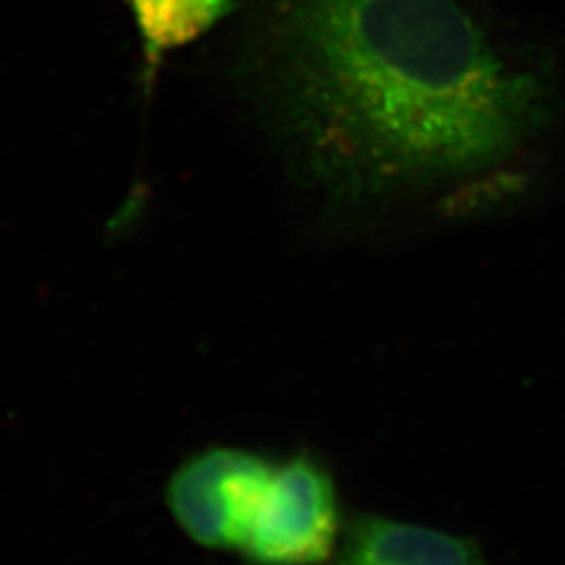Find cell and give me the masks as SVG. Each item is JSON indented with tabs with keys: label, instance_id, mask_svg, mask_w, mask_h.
<instances>
[{
	"label": "cell",
	"instance_id": "cell-3",
	"mask_svg": "<svg viewBox=\"0 0 565 565\" xmlns=\"http://www.w3.org/2000/svg\"><path fill=\"white\" fill-rule=\"evenodd\" d=\"M342 522L335 482L323 461L308 452L277 459L239 555L252 565L327 564Z\"/></svg>",
	"mask_w": 565,
	"mask_h": 565
},
{
	"label": "cell",
	"instance_id": "cell-1",
	"mask_svg": "<svg viewBox=\"0 0 565 565\" xmlns=\"http://www.w3.org/2000/svg\"><path fill=\"white\" fill-rule=\"evenodd\" d=\"M233 74L289 179L352 228L497 210L553 114L543 63L467 0H249Z\"/></svg>",
	"mask_w": 565,
	"mask_h": 565
},
{
	"label": "cell",
	"instance_id": "cell-2",
	"mask_svg": "<svg viewBox=\"0 0 565 565\" xmlns=\"http://www.w3.org/2000/svg\"><path fill=\"white\" fill-rule=\"evenodd\" d=\"M275 465L277 459L245 448H205L172 473L166 505L193 543L242 553Z\"/></svg>",
	"mask_w": 565,
	"mask_h": 565
},
{
	"label": "cell",
	"instance_id": "cell-5",
	"mask_svg": "<svg viewBox=\"0 0 565 565\" xmlns=\"http://www.w3.org/2000/svg\"><path fill=\"white\" fill-rule=\"evenodd\" d=\"M141 36L145 60L158 63L170 51L202 39L235 9V0H126Z\"/></svg>",
	"mask_w": 565,
	"mask_h": 565
},
{
	"label": "cell",
	"instance_id": "cell-4",
	"mask_svg": "<svg viewBox=\"0 0 565 565\" xmlns=\"http://www.w3.org/2000/svg\"><path fill=\"white\" fill-rule=\"evenodd\" d=\"M327 565H488L480 545L429 525L350 513Z\"/></svg>",
	"mask_w": 565,
	"mask_h": 565
}]
</instances>
